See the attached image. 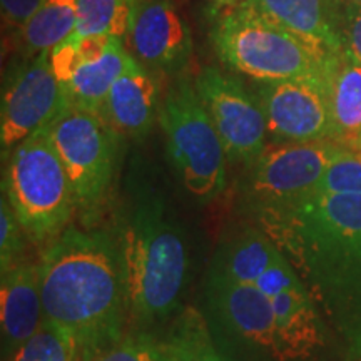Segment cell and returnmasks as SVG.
<instances>
[{
    "label": "cell",
    "mask_w": 361,
    "mask_h": 361,
    "mask_svg": "<svg viewBox=\"0 0 361 361\" xmlns=\"http://www.w3.org/2000/svg\"><path fill=\"white\" fill-rule=\"evenodd\" d=\"M273 239L322 311L345 361L361 360V196L316 189L247 216Z\"/></svg>",
    "instance_id": "obj_1"
},
{
    "label": "cell",
    "mask_w": 361,
    "mask_h": 361,
    "mask_svg": "<svg viewBox=\"0 0 361 361\" xmlns=\"http://www.w3.org/2000/svg\"><path fill=\"white\" fill-rule=\"evenodd\" d=\"M37 261L45 322L74 338L80 361H92L128 333V293L111 229L71 224Z\"/></svg>",
    "instance_id": "obj_2"
},
{
    "label": "cell",
    "mask_w": 361,
    "mask_h": 361,
    "mask_svg": "<svg viewBox=\"0 0 361 361\" xmlns=\"http://www.w3.org/2000/svg\"><path fill=\"white\" fill-rule=\"evenodd\" d=\"M111 233L123 264L129 329L162 333L184 308L191 274L186 233L159 194L141 189Z\"/></svg>",
    "instance_id": "obj_3"
},
{
    "label": "cell",
    "mask_w": 361,
    "mask_h": 361,
    "mask_svg": "<svg viewBox=\"0 0 361 361\" xmlns=\"http://www.w3.org/2000/svg\"><path fill=\"white\" fill-rule=\"evenodd\" d=\"M209 266L234 281L252 284L268 298L283 361H318L329 340H335L296 269L256 224L247 221L226 233Z\"/></svg>",
    "instance_id": "obj_4"
},
{
    "label": "cell",
    "mask_w": 361,
    "mask_h": 361,
    "mask_svg": "<svg viewBox=\"0 0 361 361\" xmlns=\"http://www.w3.org/2000/svg\"><path fill=\"white\" fill-rule=\"evenodd\" d=\"M211 37L221 61L256 82L326 84L333 59L340 54L298 37L245 4L221 16Z\"/></svg>",
    "instance_id": "obj_5"
},
{
    "label": "cell",
    "mask_w": 361,
    "mask_h": 361,
    "mask_svg": "<svg viewBox=\"0 0 361 361\" xmlns=\"http://www.w3.org/2000/svg\"><path fill=\"white\" fill-rule=\"evenodd\" d=\"M2 194L39 252L69 228L75 201L49 128L20 142L6 159Z\"/></svg>",
    "instance_id": "obj_6"
},
{
    "label": "cell",
    "mask_w": 361,
    "mask_h": 361,
    "mask_svg": "<svg viewBox=\"0 0 361 361\" xmlns=\"http://www.w3.org/2000/svg\"><path fill=\"white\" fill-rule=\"evenodd\" d=\"M159 123L168 159L184 191L197 204H209L224 192L228 154L194 82L179 78L161 101Z\"/></svg>",
    "instance_id": "obj_7"
},
{
    "label": "cell",
    "mask_w": 361,
    "mask_h": 361,
    "mask_svg": "<svg viewBox=\"0 0 361 361\" xmlns=\"http://www.w3.org/2000/svg\"><path fill=\"white\" fill-rule=\"evenodd\" d=\"M200 311L223 361H283L273 306L256 286L207 266Z\"/></svg>",
    "instance_id": "obj_8"
},
{
    "label": "cell",
    "mask_w": 361,
    "mask_h": 361,
    "mask_svg": "<svg viewBox=\"0 0 361 361\" xmlns=\"http://www.w3.org/2000/svg\"><path fill=\"white\" fill-rule=\"evenodd\" d=\"M82 226H99L117 173L119 134L102 116L69 107L47 126Z\"/></svg>",
    "instance_id": "obj_9"
},
{
    "label": "cell",
    "mask_w": 361,
    "mask_h": 361,
    "mask_svg": "<svg viewBox=\"0 0 361 361\" xmlns=\"http://www.w3.org/2000/svg\"><path fill=\"white\" fill-rule=\"evenodd\" d=\"M348 149L331 141L269 144L241 179L243 213L291 204L322 183L331 162Z\"/></svg>",
    "instance_id": "obj_10"
},
{
    "label": "cell",
    "mask_w": 361,
    "mask_h": 361,
    "mask_svg": "<svg viewBox=\"0 0 361 361\" xmlns=\"http://www.w3.org/2000/svg\"><path fill=\"white\" fill-rule=\"evenodd\" d=\"M71 107L64 85L52 69L51 52L22 57L8 74L0 107V149L6 161L29 135L47 128Z\"/></svg>",
    "instance_id": "obj_11"
},
{
    "label": "cell",
    "mask_w": 361,
    "mask_h": 361,
    "mask_svg": "<svg viewBox=\"0 0 361 361\" xmlns=\"http://www.w3.org/2000/svg\"><path fill=\"white\" fill-rule=\"evenodd\" d=\"M194 87L224 144L228 161L243 169L255 164L269 146L266 117L255 94L216 67H204L194 79Z\"/></svg>",
    "instance_id": "obj_12"
},
{
    "label": "cell",
    "mask_w": 361,
    "mask_h": 361,
    "mask_svg": "<svg viewBox=\"0 0 361 361\" xmlns=\"http://www.w3.org/2000/svg\"><path fill=\"white\" fill-rule=\"evenodd\" d=\"M128 57L124 40L111 35L69 37L51 52L52 69L64 85L71 107L99 116Z\"/></svg>",
    "instance_id": "obj_13"
},
{
    "label": "cell",
    "mask_w": 361,
    "mask_h": 361,
    "mask_svg": "<svg viewBox=\"0 0 361 361\" xmlns=\"http://www.w3.org/2000/svg\"><path fill=\"white\" fill-rule=\"evenodd\" d=\"M255 96L264 112L271 144L331 141L326 84L316 80L258 82Z\"/></svg>",
    "instance_id": "obj_14"
},
{
    "label": "cell",
    "mask_w": 361,
    "mask_h": 361,
    "mask_svg": "<svg viewBox=\"0 0 361 361\" xmlns=\"http://www.w3.org/2000/svg\"><path fill=\"white\" fill-rule=\"evenodd\" d=\"M126 39L133 56L152 72L178 74L192 54L191 29L173 0H135Z\"/></svg>",
    "instance_id": "obj_15"
},
{
    "label": "cell",
    "mask_w": 361,
    "mask_h": 361,
    "mask_svg": "<svg viewBox=\"0 0 361 361\" xmlns=\"http://www.w3.org/2000/svg\"><path fill=\"white\" fill-rule=\"evenodd\" d=\"M159 85L152 71L129 52L128 62L112 84L102 117L119 135L142 139L159 119Z\"/></svg>",
    "instance_id": "obj_16"
},
{
    "label": "cell",
    "mask_w": 361,
    "mask_h": 361,
    "mask_svg": "<svg viewBox=\"0 0 361 361\" xmlns=\"http://www.w3.org/2000/svg\"><path fill=\"white\" fill-rule=\"evenodd\" d=\"M0 295L2 360L11 361L16 351L32 338L45 322L39 261L29 258L2 273Z\"/></svg>",
    "instance_id": "obj_17"
},
{
    "label": "cell",
    "mask_w": 361,
    "mask_h": 361,
    "mask_svg": "<svg viewBox=\"0 0 361 361\" xmlns=\"http://www.w3.org/2000/svg\"><path fill=\"white\" fill-rule=\"evenodd\" d=\"M246 7L331 52L343 51V19L335 0H243Z\"/></svg>",
    "instance_id": "obj_18"
},
{
    "label": "cell",
    "mask_w": 361,
    "mask_h": 361,
    "mask_svg": "<svg viewBox=\"0 0 361 361\" xmlns=\"http://www.w3.org/2000/svg\"><path fill=\"white\" fill-rule=\"evenodd\" d=\"M326 96L331 116V142L361 152V62L343 49L328 72Z\"/></svg>",
    "instance_id": "obj_19"
},
{
    "label": "cell",
    "mask_w": 361,
    "mask_h": 361,
    "mask_svg": "<svg viewBox=\"0 0 361 361\" xmlns=\"http://www.w3.org/2000/svg\"><path fill=\"white\" fill-rule=\"evenodd\" d=\"M78 27V0H45L42 7L17 30L22 57L52 52L72 37Z\"/></svg>",
    "instance_id": "obj_20"
},
{
    "label": "cell",
    "mask_w": 361,
    "mask_h": 361,
    "mask_svg": "<svg viewBox=\"0 0 361 361\" xmlns=\"http://www.w3.org/2000/svg\"><path fill=\"white\" fill-rule=\"evenodd\" d=\"M166 353L174 361H223L214 350L200 308L184 306L162 331Z\"/></svg>",
    "instance_id": "obj_21"
},
{
    "label": "cell",
    "mask_w": 361,
    "mask_h": 361,
    "mask_svg": "<svg viewBox=\"0 0 361 361\" xmlns=\"http://www.w3.org/2000/svg\"><path fill=\"white\" fill-rule=\"evenodd\" d=\"M135 0H78V27L72 37L111 35L126 39Z\"/></svg>",
    "instance_id": "obj_22"
},
{
    "label": "cell",
    "mask_w": 361,
    "mask_h": 361,
    "mask_svg": "<svg viewBox=\"0 0 361 361\" xmlns=\"http://www.w3.org/2000/svg\"><path fill=\"white\" fill-rule=\"evenodd\" d=\"M11 361H80L78 343L64 329L44 322L39 331L29 338Z\"/></svg>",
    "instance_id": "obj_23"
},
{
    "label": "cell",
    "mask_w": 361,
    "mask_h": 361,
    "mask_svg": "<svg viewBox=\"0 0 361 361\" xmlns=\"http://www.w3.org/2000/svg\"><path fill=\"white\" fill-rule=\"evenodd\" d=\"M92 361H166L162 333L128 329L116 345L102 351Z\"/></svg>",
    "instance_id": "obj_24"
},
{
    "label": "cell",
    "mask_w": 361,
    "mask_h": 361,
    "mask_svg": "<svg viewBox=\"0 0 361 361\" xmlns=\"http://www.w3.org/2000/svg\"><path fill=\"white\" fill-rule=\"evenodd\" d=\"M27 245H30L29 238L19 219L13 214L7 197L2 194L0 201V273L12 269L27 258Z\"/></svg>",
    "instance_id": "obj_25"
},
{
    "label": "cell",
    "mask_w": 361,
    "mask_h": 361,
    "mask_svg": "<svg viewBox=\"0 0 361 361\" xmlns=\"http://www.w3.org/2000/svg\"><path fill=\"white\" fill-rule=\"evenodd\" d=\"M316 189L361 196V156L351 151L343 152L331 162Z\"/></svg>",
    "instance_id": "obj_26"
},
{
    "label": "cell",
    "mask_w": 361,
    "mask_h": 361,
    "mask_svg": "<svg viewBox=\"0 0 361 361\" xmlns=\"http://www.w3.org/2000/svg\"><path fill=\"white\" fill-rule=\"evenodd\" d=\"M44 2L45 0H0L4 25L17 32L42 7Z\"/></svg>",
    "instance_id": "obj_27"
},
{
    "label": "cell",
    "mask_w": 361,
    "mask_h": 361,
    "mask_svg": "<svg viewBox=\"0 0 361 361\" xmlns=\"http://www.w3.org/2000/svg\"><path fill=\"white\" fill-rule=\"evenodd\" d=\"M343 49L361 62V6L348 8L343 19Z\"/></svg>",
    "instance_id": "obj_28"
},
{
    "label": "cell",
    "mask_w": 361,
    "mask_h": 361,
    "mask_svg": "<svg viewBox=\"0 0 361 361\" xmlns=\"http://www.w3.org/2000/svg\"><path fill=\"white\" fill-rule=\"evenodd\" d=\"M164 348H166V346H164ZM166 361H174L173 358H171V356L168 355V353H166Z\"/></svg>",
    "instance_id": "obj_29"
},
{
    "label": "cell",
    "mask_w": 361,
    "mask_h": 361,
    "mask_svg": "<svg viewBox=\"0 0 361 361\" xmlns=\"http://www.w3.org/2000/svg\"><path fill=\"white\" fill-rule=\"evenodd\" d=\"M218 2H236V0H218Z\"/></svg>",
    "instance_id": "obj_30"
},
{
    "label": "cell",
    "mask_w": 361,
    "mask_h": 361,
    "mask_svg": "<svg viewBox=\"0 0 361 361\" xmlns=\"http://www.w3.org/2000/svg\"><path fill=\"white\" fill-rule=\"evenodd\" d=\"M351 2H355V4H358V6H361V0H351Z\"/></svg>",
    "instance_id": "obj_31"
},
{
    "label": "cell",
    "mask_w": 361,
    "mask_h": 361,
    "mask_svg": "<svg viewBox=\"0 0 361 361\" xmlns=\"http://www.w3.org/2000/svg\"><path fill=\"white\" fill-rule=\"evenodd\" d=\"M360 156H361V152H360Z\"/></svg>",
    "instance_id": "obj_32"
},
{
    "label": "cell",
    "mask_w": 361,
    "mask_h": 361,
    "mask_svg": "<svg viewBox=\"0 0 361 361\" xmlns=\"http://www.w3.org/2000/svg\"><path fill=\"white\" fill-rule=\"evenodd\" d=\"M360 361H361V360H360Z\"/></svg>",
    "instance_id": "obj_33"
}]
</instances>
